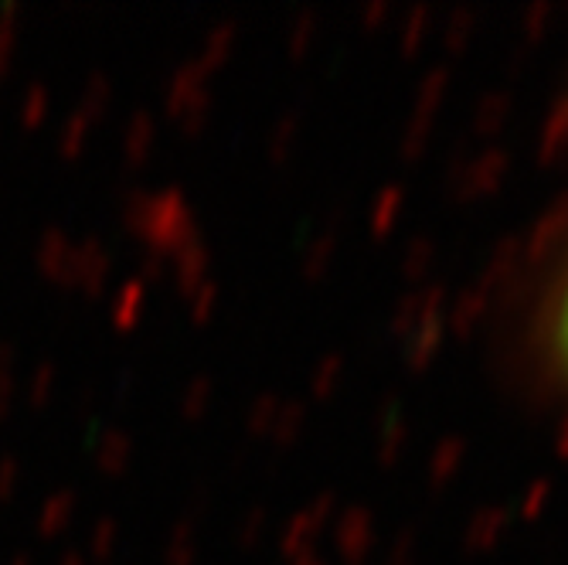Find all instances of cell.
<instances>
[{"instance_id": "obj_1", "label": "cell", "mask_w": 568, "mask_h": 565, "mask_svg": "<svg viewBox=\"0 0 568 565\" xmlns=\"http://www.w3.org/2000/svg\"><path fill=\"white\" fill-rule=\"evenodd\" d=\"M548 351L555 357L558 372L568 379V270L558 280L551 303H548Z\"/></svg>"}, {"instance_id": "obj_2", "label": "cell", "mask_w": 568, "mask_h": 565, "mask_svg": "<svg viewBox=\"0 0 568 565\" xmlns=\"http://www.w3.org/2000/svg\"><path fill=\"white\" fill-rule=\"evenodd\" d=\"M558 120H561V130L568 133V92H565V99H561V110H558Z\"/></svg>"}]
</instances>
